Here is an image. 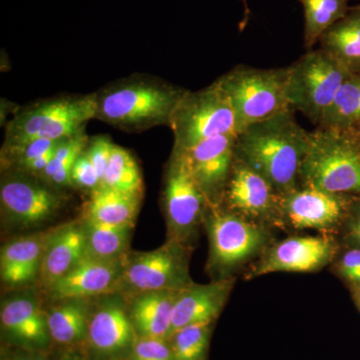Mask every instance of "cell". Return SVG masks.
<instances>
[{"instance_id": "ac0fdd59", "label": "cell", "mask_w": 360, "mask_h": 360, "mask_svg": "<svg viewBox=\"0 0 360 360\" xmlns=\"http://www.w3.org/2000/svg\"><path fill=\"white\" fill-rule=\"evenodd\" d=\"M86 229L68 224L52 232L45 248L40 274L47 286L65 276L86 255Z\"/></svg>"}, {"instance_id": "277c9868", "label": "cell", "mask_w": 360, "mask_h": 360, "mask_svg": "<svg viewBox=\"0 0 360 360\" xmlns=\"http://www.w3.org/2000/svg\"><path fill=\"white\" fill-rule=\"evenodd\" d=\"M300 179L326 193L360 195L359 144L347 130L319 127L310 132Z\"/></svg>"}, {"instance_id": "8992f818", "label": "cell", "mask_w": 360, "mask_h": 360, "mask_svg": "<svg viewBox=\"0 0 360 360\" xmlns=\"http://www.w3.org/2000/svg\"><path fill=\"white\" fill-rule=\"evenodd\" d=\"M288 68L291 110L300 111L319 125L341 84L352 73L321 49H311Z\"/></svg>"}, {"instance_id": "52a82bcc", "label": "cell", "mask_w": 360, "mask_h": 360, "mask_svg": "<svg viewBox=\"0 0 360 360\" xmlns=\"http://www.w3.org/2000/svg\"><path fill=\"white\" fill-rule=\"evenodd\" d=\"M168 127L174 134L176 151L187 150L219 135L238 134L231 103L215 82L198 91L187 90Z\"/></svg>"}, {"instance_id": "836d02e7", "label": "cell", "mask_w": 360, "mask_h": 360, "mask_svg": "<svg viewBox=\"0 0 360 360\" xmlns=\"http://www.w3.org/2000/svg\"><path fill=\"white\" fill-rule=\"evenodd\" d=\"M134 360H174V354L165 340L141 338L134 343Z\"/></svg>"}, {"instance_id": "4316f807", "label": "cell", "mask_w": 360, "mask_h": 360, "mask_svg": "<svg viewBox=\"0 0 360 360\" xmlns=\"http://www.w3.org/2000/svg\"><path fill=\"white\" fill-rule=\"evenodd\" d=\"M304 11V45L311 51L324 32L347 15L348 0H298Z\"/></svg>"}, {"instance_id": "74e56055", "label": "cell", "mask_w": 360, "mask_h": 360, "mask_svg": "<svg viewBox=\"0 0 360 360\" xmlns=\"http://www.w3.org/2000/svg\"><path fill=\"white\" fill-rule=\"evenodd\" d=\"M347 131H349L352 134V136L355 141H356L357 143L359 144L360 146V125L359 127H354V129H348Z\"/></svg>"}, {"instance_id": "8d00e7d4", "label": "cell", "mask_w": 360, "mask_h": 360, "mask_svg": "<svg viewBox=\"0 0 360 360\" xmlns=\"http://www.w3.org/2000/svg\"><path fill=\"white\" fill-rule=\"evenodd\" d=\"M347 240L354 248H360V201L350 206L347 226Z\"/></svg>"}, {"instance_id": "f35d334b", "label": "cell", "mask_w": 360, "mask_h": 360, "mask_svg": "<svg viewBox=\"0 0 360 360\" xmlns=\"http://www.w3.org/2000/svg\"><path fill=\"white\" fill-rule=\"evenodd\" d=\"M60 360H82V359H77V357H70V356H68V357H65V359H60Z\"/></svg>"}, {"instance_id": "cb8c5ba5", "label": "cell", "mask_w": 360, "mask_h": 360, "mask_svg": "<svg viewBox=\"0 0 360 360\" xmlns=\"http://www.w3.org/2000/svg\"><path fill=\"white\" fill-rule=\"evenodd\" d=\"M141 195L101 186L86 205L87 219L113 225H130L136 217Z\"/></svg>"}, {"instance_id": "8fae6325", "label": "cell", "mask_w": 360, "mask_h": 360, "mask_svg": "<svg viewBox=\"0 0 360 360\" xmlns=\"http://www.w3.org/2000/svg\"><path fill=\"white\" fill-rule=\"evenodd\" d=\"M236 134L219 135L187 150L177 151L184 155L207 200L227 186L236 158Z\"/></svg>"}, {"instance_id": "7c38bea8", "label": "cell", "mask_w": 360, "mask_h": 360, "mask_svg": "<svg viewBox=\"0 0 360 360\" xmlns=\"http://www.w3.org/2000/svg\"><path fill=\"white\" fill-rule=\"evenodd\" d=\"M0 200L9 217L25 224L49 219L63 202L61 196L51 187L20 174H11L2 180Z\"/></svg>"}, {"instance_id": "f1b7e54d", "label": "cell", "mask_w": 360, "mask_h": 360, "mask_svg": "<svg viewBox=\"0 0 360 360\" xmlns=\"http://www.w3.org/2000/svg\"><path fill=\"white\" fill-rule=\"evenodd\" d=\"M101 186L135 195H141V168L129 150L115 144L103 174Z\"/></svg>"}, {"instance_id": "7a4b0ae2", "label": "cell", "mask_w": 360, "mask_h": 360, "mask_svg": "<svg viewBox=\"0 0 360 360\" xmlns=\"http://www.w3.org/2000/svg\"><path fill=\"white\" fill-rule=\"evenodd\" d=\"M187 89L148 75L115 80L94 92V120L127 132L169 125Z\"/></svg>"}, {"instance_id": "d590c367", "label": "cell", "mask_w": 360, "mask_h": 360, "mask_svg": "<svg viewBox=\"0 0 360 360\" xmlns=\"http://www.w3.org/2000/svg\"><path fill=\"white\" fill-rule=\"evenodd\" d=\"M338 271L350 283L360 285V248L347 251L338 264Z\"/></svg>"}, {"instance_id": "30bf717a", "label": "cell", "mask_w": 360, "mask_h": 360, "mask_svg": "<svg viewBox=\"0 0 360 360\" xmlns=\"http://www.w3.org/2000/svg\"><path fill=\"white\" fill-rule=\"evenodd\" d=\"M163 200L169 224L179 233L198 222L206 200L181 153L172 151L165 177Z\"/></svg>"}, {"instance_id": "f546056e", "label": "cell", "mask_w": 360, "mask_h": 360, "mask_svg": "<svg viewBox=\"0 0 360 360\" xmlns=\"http://www.w3.org/2000/svg\"><path fill=\"white\" fill-rule=\"evenodd\" d=\"M210 324L198 322L175 331L170 336L174 360H202L210 340Z\"/></svg>"}, {"instance_id": "ba28073f", "label": "cell", "mask_w": 360, "mask_h": 360, "mask_svg": "<svg viewBox=\"0 0 360 360\" xmlns=\"http://www.w3.org/2000/svg\"><path fill=\"white\" fill-rule=\"evenodd\" d=\"M208 224L210 259L219 269H229L245 262L266 241L262 229L238 215L214 213Z\"/></svg>"}, {"instance_id": "2e32d148", "label": "cell", "mask_w": 360, "mask_h": 360, "mask_svg": "<svg viewBox=\"0 0 360 360\" xmlns=\"http://www.w3.org/2000/svg\"><path fill=\"white\" fill-rule=\"evenodd\" d=\"M232 168L226 186L229 205L250 217L269 214L276 207L277 191L269 180L236 158Z\"/></svg>"}, {"instance_id": "b9f144b4", "label": "cell", "mask_w": 360, "mask_h": 360, "mask_svg": "<svg viewBox=\"0 0 360 360\" xmlns=\"http://www.w3.org/2000/svg\"><path fill=\"white\" fill-rule=\"evenodd\" d=\"M354 7H355V8L359 9V11H360V6H354Z\"/></svg>"}, {"instance_id": "d4e9b609", "label": "cell", "mask_w": 360, "mask_h": 360, "mask_svg": "<svg viewBox=\"0 0 360 360\" xmlns=\"http://www.w3.org/2000/svg\"><path fill=\"white\" fill-rule=\"evenodd\" d=\"M360 125V73L345 80L319 127L348 130Z\"/></svg>"}, {"instance_id": "d6986e66", "label": "cell", "mask_w": 360, "mask_h": 360, "mask_svg": "<svg viewBox=\"0 0 360 360\" xmlns=\"http://www.w3.org/2000/svg\"><path fill=\"white\" fill-rule=\"evenodd\" d=\"M1 326L9 338L20 345L44 347L49 340L47 315L30 298H14L0 314Z\"/></svg>"}, {"instance_id": "60d3db41", "label": "cell", "mask_w": 360, "mask_h": 360, "mask_svg": "<svg viewBox=\"0 0 360 360\" xmlns=\"http://www.w3.org/2000/svg\"><path fill=\"white\" fill-rule=\"evenodd\" d=\"M20 360H40V359H20Z\"/></svg>"}, {"instance_id": "9c48e42d", "label": "cell", "mask_w": 360, "mask_h": 360, "mask_svg": "<svg viewBox=\"0 0 360 360\" xmlns=\"http://www.w3.org/2000/svg\"><path fill=\"white\" fill-rule=\"evenodd\" d=\"M124 274L125 281L141 292L179 290L191 285L184 253L175 245L139 253Z\"/></svg>"}, {"instance_id": "5bb4252c", "label": "cell", "mask_w": 360, "mask_h": 360, "mask_svg": "<svg viewBox=\"0 0 360 360\" xmlns=\"http://www.w3.org/2000/svg\"><path fill=\"white\" fill-rule=\"evenodd\" d=\"M283 206L297 229H328L340 221L347 201L345 195L303 186L283 195Z\"/></svg>"}, {"instance_id": "484cf974", "label": "cell", "mask_w": 360, "mask_h": 360, "mask_svg": "<svg viewBox=\"0 0 360 360\" xmlns=\"http://www.w3.org/2000/svg\"><path fill=\"white\" fill-rule=\"evenodd\" d=\"M89 311L84 302L70 300L47 315L51 336L61 345H71L84 340L89 333Z\"/></svg>"}, {"instance_id": "83f0119b", "label": "cell", "mask_w": 360, "mask_h": 360, "mask_svg": "<svg viewBox=\"0 0 360 360\" xmlns=\"http://www.w3.org/2000/svg\"><path fill=\"white\" fill-rule=\"evenodd\" d=\"M130 225L101 224L87 219L86 255L99 259H116L129 241Z\"/></svg>"}, {"instance_id": "1f68e13d", "label": "cell", "mask_w": 360, "mask_h": 360, "mask_svg": "<svg viewBox=\"0 0 360 360\" xmlns=\"http://www.w3.org/2000/svg\"><path fill=\"white\" fill-rule=\"evenodd\" d=\"M87 141H89V136L85 134V129L61 139L54 150L53 158L51 162L45 168L44 172L39 175H41L42 179L49 182V180L56 174L63 163L77 158V156L84 150Z\"/></svg>"}, {"instance_id": "9a60e30c", "label": "cell", "mask_w": 360, "mask_h": 360, "mask_svg": "<svg viewBox=\"0 0 360 360\" xmlns=\"http://www.w3.org/2000/svg\"><path fill=\"white\" fill-rule=\"evenodd\" d=\"M120 274L116 259H99L85 255L65 276L51 286L52 295L58 300H79L106 292Z\"/></svg>"}, {"instance_id": "6da1fadb", "label": "cell", "mask_w": 360, "mask_h": 360, "mask_svg": "<svg viewBox=\"0 0 360 360\" xmlns=\"http://www.w3.org/2000/svg\"><path fill=\"white\" fill-rule=\"evenodd\" d=\"M310 142V132L284 110L239 132L236 158L269 180L281 196L296 188Z\"/></svg>"}, {"instance_id": "e575fe53", "label": "cell", "mask_w": 360, "mask_h": 360, "mask_svg": "<svg viewBox=\"0 0 360 360\" xmlns=\"http://www.w3.org/2000/svg\"><path fill=\"white\" fill-rule=\"evenodd\" d=\"M71 180L72 184L82 188L91 189L92 191L101 186V180L96 168L92 165L89 156L84 153V150L78 155L72 170H71Z\"/></svg>"}, {"instance_id": "ab89813d", "label": "cell", "mask_w": 360, "mask_h": 360, "mask_svg": "<svg viewBox=\"0 0 360 360\" xmlns=\"http://www.w3.org/2000/svg\"><path fill=\"white\" fill-rule=\"evenodd\" d=\"M356 296H357V300H359V303L360 305V285H359V290H357Z\"/></svg>"}, {"instance_id": "5b68a950", "label": "cell", "mask_w": 360, "mask_h": 360, "mask_svg": "<svg viewBox=\"0 0 360 360\" xmlns=\"http://www.w3.org/2000/svg\"><path fill=\"white\" fill-rule=\"evenodd\" d=\"M288 75V68L238 65L214 82L231 103L238 134L251 124L290 110Z\"/></svg>"}, {"instance_id": "ffe728a7", "label": "cell", "mask_w": 360, "mask_h": 360, "mask_svg": "<svg viewBox=\"0 0 360 360\" xmlns=\"http://www.w3.org/2000/svg\"><path fill=\"white\" fill-rule=\"evenodd\" d=\"M51 234H34L6 245L0 262L2 281L9 285H20L32 281L40 272Z\"/></svg>"}, {"instance_id": "d6a6232c", "label": "cell", "mask_w": 360, "mask_h": 360, "mask_svg": "<svg viewBox=\"0 0 360 360\" xmlns=\"http://www.w3.org/2000/svg\"><path fill=\"white\" fill-rule=\"evenodd\" d=\"M115 143L106 135H96L87 141L84 153L89 156L92 165L96 168L98 179L103 181V174L110 160Z\"/></svg>"}, {"instance_id": "e0dca14e", "label": "cell", "mask_w": 360, "mask_h": 360, "mask_svg": "<svg viewBox=\"0 0 360 360\" xmlns=\"http://www.w3.org/2000/svg\"><path fill=\"white\" fill-rule=\"evenodd\" d=\"M231 288L229 281L182 288L175 302L169 338L189 324L212 322L224 307Z\"/></svg>"}, {"instance_id": "4fadbf2b", "label": "cell", "mask_w": 360, "mask_h": 360, "mask_svg": "<svg viewBox=\"0 0 360 360\" xmlns=\"http://www.w3.org/2000/svg\"><path fill=\"white\" fill-rule=\"evenodd\" d=\"M333 243L321 236H298L272 248L252 276L272 272H311L326 265L333 255Z\"/></svg>"}, {"instance_id": "3957f363", "label": "cell", "mask_w": 360, "mask_h": 360, "mask_svg": "<svg viewBox=\"0 0 360 360\" xmlns=\"http://www.w3.org/2000/svg\"><path fill=\"white\" fill-rule=\"evenodd\" d=\"M94 94H66L40 99L15 111L7 123L4 148L37 139L60 141L85 129L96 118Z\"/></svg>"}, {"instance_id": "603a6c76", "label": "cell", "mask_w": 360, "mask_h": 360, "mask_svg": "<svg viewBox=\"0 0 360 360\" xmlns=\"http://www.w3.org/2000/svg\"><path fill=\"white\" fill-rule=\"evenodd\" d=\"M321 49L349 73H360V11L350 7L347 15L324 32Z\"/></svg>"}, {"instance_id": "44dd1931", "label": "cell", "mask_w": 360, "mask_h": 360, "mask_svg": "<svg viewBox=\"0 0 360 360\" xmlns=\"http://www.w3.org/2000/svg\"><path fill=\"white\" fill-rule=\"evenodd\" d=\"M134 326L124 310L117 303H110L90 319V345L103 354H116L130 347L134 340Z\"/></svg>"}, {"instance_id": "4dcf8cb0", "label": "cell", "mask_w": 360, "mask_h": 360, "mask_svg": "<svg viewBox=\"0 0 360 360\" xmlns=\"http://www.w3.org/2000/svg\"><path fill=\"white\" fill-rule=\"evenodd\" d=\"M60 141L37 139L20 146L4 148H2V160L6 161L8 165H13L18 172H21L32 160L53 150Z\"/></svg>"}, {"instance_id": "7402d4cb", "label": "cell", "mask_w": 360, "mask_h": 360, "mask_svg": "<svg viewBox=\"0 0 360 360\" xmlns=\"http://www.w3.org/2000/svg\"><path fill=\"white\" fill-rule=\"evenodd\" d=\"M179 290L143 292L132 307V323L141 338H169L172 314Z\"/></svg>"}]
</instances>
